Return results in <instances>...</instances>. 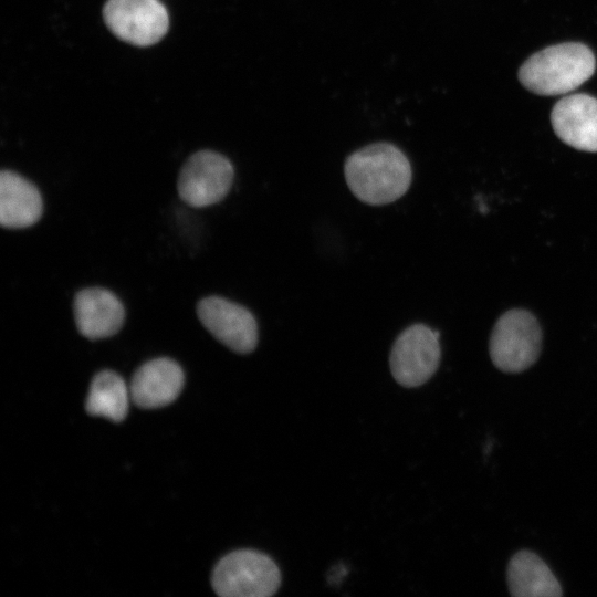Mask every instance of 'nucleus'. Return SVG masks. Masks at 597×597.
<instances>
[{"instance_id":"nucleus-1","label":"nucleus","mask_w":597,"mask_h":597,"mask_svg":"<svg viewBox=\"0 0 597 597\" xmlns=\"http://www.w3.org/2000/svg\"><path fill=\"white\" fill-rule=\"evenodd\" d=\"M348 188L362 202L383 206L402 197L412 171L406 155L389 143H376L349 155L344 165Z\"/></svg>"},{"instance_id":"nucleus-2","label":"nucleus","mask_w":597,"mask_h":597,"mask_svg":"<svg viewBox=\"0 0 597 597\" xmlns=\"http://www.w3.org/2000/svg\"><path fill=\"white\" fill-rule=\"evenodd\" d=\"M596 60L588 46L568 42L552 45L530 56L519 70V80L538 95L566 94L590 78Z\"/></svg>"},{"instance_id":"nucleus-3","label":"nucleus","mask_w":597,"mask_h":597,"mask_svg":"<svg viewBox=\"0 0 597 597\" xmlns=\"http://www.w3.org/2000/svg\"><path fill=\"white\" fill-rule=\"evenodd\" d=\"M211 583L222 597H269L277 591L281 573L270 556L253 549H240L218 562Z\"/></svg>"},{"instance_id":"nucleus-4","label":"nucleus","mask_w":597,"mask_h":597,"mask_svg":"<svg viewBox=\"0 0 597 597\" xmlns=\"http://www.w3.org/2000/svg\"><path fill=\"white\" fill-rule=\"evenodd\" d=\"M542 332L535 316L525 310L505 312L495 323L489 344L494 366L504 373H521L538 358Z\"/></svg>"},{"instance_id":"nucleus-5","label":"nucleus","mask_w":597,"mask_h":597,"mask_svg":"<svg viewBox=\"0 0 597 597\" xmlns=\"http://www.w3.org/2000/svg\"><path fill=\"white\" fill-rule=\"evenodd\" d=\"M440 358L439 334L425 324H412L399 334L392 345L390 370L402 387H419L437 371Z\"/></svg>"},{"instance_id":"nucleus-6","label":"nucleus","mask_w":597,"mask_h":597,"mask_svg":"<svg viewBox=\"0 0 597 597\" xmlns=\"http://www.w3.org/2000/svg\"><path fill=\"white\" fill-rule=\"evenodd\" d=\"M234 178L231 161L212 150H200L184 164L177 182L180 198L187 205L202 208L221 201Z\"/></svg>"},{"instance_id":"nucleus-7","label":"nucleus","mask_w":597,"mask_h":597,"mask_svg":"<svg viewBox=\"0 0 597 597\" xmlns=\"http://www.w3.org/2000/svg\"><path fill=\"white\" fill-rule=\"evenodd\" d=\"M103 17L114 35L137 46L157 43L169 25L167 10L159 0H107Z\"/></svg>"},{"instance_id":"nucleus-8","label":"nucleus","mask_w":597,"mask_h":597,"mask_svg":"<svg viewBox=\"0 0 597 597\" xmlns=\"http://www.w3.org/2000/svg\"><path fill=\"white\" fill-rule=\"evenodd\" d=\"M201 324L220 343L238 354H249L258 345V324L240 304L219 296L202 298L197 305Z\"/></svg>"},{"instance_id":"nucleus-9","label":"nucleus","mask_w":597,"mask_h":597,"mask_svg":"<svg viewBox=\"0 0 597 597\" xmlns=\"http://www.w3.org/2000/svg\"><path fill=\"white\" fill-rule=\"evenodd\" d=\"M551 122L557 137L570 147L597 153V100L587 94L561 98L552 109Z\"/></svg>"},{"instance_id":"nucleus-10","label":"nucleus","mask_w":597,"mask_h":597,"mask_svg":"<svg viewBox=\"0 0 597 597\" xmlns=\"http://www.w3.org/2000/svg\"><path fill=\"white\" fill-rule=\"evenodd\" d=\"M74 317L83 336L100 339L109 337L122 328L125 310L117 296L108 290L91 287L75 295Z\"/></svg>"},{"instance_id":"nucleus-11","label":"nucleus","mask_w":597,"mask_h":597,"mask_svg":"<svg viewBox=\"0 0 597 597\" xmlns=\"http://www.w3.org/2000/svg\"><path fill=\"white\" fill-rule=\"evenodd\" d=\"M184 371L170 358H156L142 365L129 387L133 401L142 408H159L172 402L184 386Z\"/></svg>"},{"instance_id":"nucleus-12","label":"nucleus","mask_w":597,"mask_h":597,"mask_svg":"<svg viewBox=\"0 0 597 597\" xmlns=\"http://www.w3.org/2000/svg\"><path fill=\"white\" fill-rule=\"evenodd\" d=\"M43 203L38 188L22 176L0 174V223L3 228H28L42 216Z\"/></svg>"},{"instance_id":"nucleus-13","label":"nucleus","mask_w":597,"mask_h":597,"mask_svg":"<svg viewBox=\"0 0 597 597\" xmlns=\"http://www.w3.org/2000/svg\"><path fill=\"white\" fill-rule=\"evenodd\" d=\"M507 586L514 597H559L562 586L545 562L531 551L514 554L507 565Z\"/></svg>"},{"instance_id":"nucleus-14","label":"nucleus","mask_w":597,"mask_h":597,"mask_svg":"<svg viewBox=\"0 0 597 597\" xmlns=\"http://www.w3.org/2000/svg\"><path fill=\"white\" fill-rule=\"evenodd\" d=\"M129 396L130 390L118 374L103 370L92 380L85 404L86 411L112 421H121L127 415Z\"/></svg>"}]
</instances>
